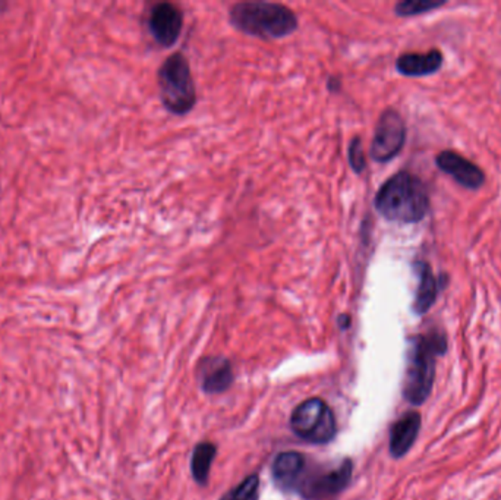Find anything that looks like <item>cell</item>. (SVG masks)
Segmentation results:
<instances>
[{
	"label": "cell",
	"instance_id": "7c38bea8",
	"mask_svg": "<svg viewBox=\"0 0 501 500\" xmlns=\"http://www.w3.org/2000/svg\"><path fill=\"white\" fill-rule=\"evenodd\" d=\"M307 465V458L300 452L281 453L273 464V478L283 490H295Z\"/></svg>",
	"mask_w": 501,
	"mask_h": 500
},
{
	"label": "cell",
	"instance_id": "8fae6325",
	"mask_svg": "<svg viewBox=\"0 0 501 500\" xmlns=\"http://www.w3.org/2000/svg\"><path fill=\"white\" fill-rule=\"evenodd\" d=\"M202 389L207 393H221L229 389L233 381L232 365L223 357L206 358L200 367Z\"/></svg>",
	"mask_w": 501,
	"mask_h": 500
},
{
	"label": "cell",
	"instance_id": "5b68a950",
	"mask_svg": "<svg viewBox=\"0 0 501 500\" xmlns=\"http://www.w3.org/2000/svg\"><path fill=\"white\" fill-rule=\"evenodd\" d=\"M291 427L300 439L326 445L335 436V420L332 408L320 397H311L293 409Z\"/></svg>",
	"mask_w": 501,
	"mask_h": 500
},
{
	"label": "cell",
	"instance_id": "3957f363",
	"mask_svg": "<svg viewBox=\"0 0 501 500\" xmlns=\"http://www.w3.org/2000/svg\"><path fill=\"white\" fill-rule=\"evenodd\" d=\"M229 21L237 31L263 40L283 39L291 36L298 28V16L292 9L270 2H241L233 4Z\"/></svg>",
	"mask_w": 501,
	"mask_h": 500
},
{
	"label": "cell",
	"instance_id": "6da1fadb",
	"mask_svg": "<svg viewBox=\"0 0 501 500\" xmlns=\"http://www.w3.org/2000/svg\"><path fill=\"white\" fill-rule=\"evenodd\" d=\"M446 353L447 335L442 329H431L412 338L403 381V397L411 406H423L430 397L434 388L437 360Z\"/></svg>",
	"mask_w": 501,
	"mask_h": 500
},
{
	"label": "cell",
	"instance_id": "30bf717a",
	"mask_svg": "<svg viewBox=\"0 0 501 500\" xmlns=\"http://www.w3.org/2000/svg\"><path fill=\"white\" fill-rule=\"evenodd\" d=\"M421 414L416 411H407L402 417L391 425L390 429V455L396 460L403 458L411 451L421 432Z\"/></svg>",
	"mask_w": 501,
	"mask_h": 500
},
{
	"label": "cell",
	"instance_id": "ffe728a7",
	"mask_svg": "<svg viewBox=\"0 0 501 500\" xmlns=\"http://www.w3.org/2000/svg\"><path fill=\"white\" fill-rule=\"evenodd\" d=\"M337 85H339L340 87V83L339 81L335 80V78H330V80H328V88H330V90H333V92H335V90H337Z\"/></svg>",
	"mask_w": 501,
	"mask_h": 500
},
{
	"label": "cell",
	"instance_id": "52a82bcc",
	"mask_svg": "<svg viewBox=\"0 0 501 500\" xmlns=\"http://www.w3.org/2000/svg\"><path fill=\"white\" fill-rule=\"evenodd\" d=\"M407 141V125L395 109H386L380 116L371 143L372 159L387 163L395 159Z\"/></svg>",
	"mask_w": 501,
	"mask_h": 500
},
{
	"label": "cell",
	"instance_id": "277c9868",
	"mask_svg": "<svg viewBox=\"0 0 501 500\" xmlns=\"http://www.w3.org/2000/svg\"><path fill=\"white\" fill-rule=\"evenodd\" d=\"M158 95L172 115L190 113L197 103L190 62L182 53L169 56L157 72Z\"/></svg>",
	"mask_w": 501,
	"mask_h": 500
},
{
	"label": "cell",
	"instance_id": "ac0fdd59",
	"mask_svg": "<svg viewBox=\"0 0 501 500\" xmlns=\"http://www.w3.org/2000/svg\"><path fill=\"white\" fill-rule=\"evenodd\" d=\"M347 159H349L351 167L356 174H362L365 171L367 157H365V153H363L362 141H361L360 137L352 139L349 150H347Z\"/></svg>",
	"mask_w": 501,
	"mask_h": 500
},
{
	"label": "cell",
	"instance_id": "5bb4252c",
	"mask_svg": "<svg viewBox=\"0 0 501 500\" xmlns=\"http://www.w3.org/2000/svg\"><path fill=\"white\" fill-rule=\"evenodd\" d=\"M443 53L433 49L426 53H405L396 60V69L405 76H425L442 68Z\"/></svg>",
	"mask_w": 501,
	"mask_h": 500
},
{
	"label": "cell",
	"instance_id": "8992f818",
	"mask_svg": "<svg viewBox=\"0 0 501 500\" xmlns=\"http://www.w3.org/2000/svg\"><path fill=\"white\" fill-rule=\"evenodd\" d=\"M353 465L351 460H344L337 469L321 471H309L307 467L293 492L300 493L307 500L328 499L344 492L351 481Z\"/></svg>",
	"mask_w": 501,
	"mask_h": 500
},
{
	"label": "cell",
	"instance_id": "d6986e66",
	"mask_svg": "<svg viewBox=\"0 0 501 500\" xmlns=\"http://www.w3.org/2000/svg\"><path fill=\"white\" fill-rule=\"evenodd\" d=\"M339 325L342 329H347L349 325H351V318H349V316H340Z\"/></svg>",
	"mask_w": 501,
	"mask_h": 500
},
{
	"label": "cell",
	"instance_id": "7a4b0ae2",
	"mask_svg": "<svg viewBox=\"0 0 501 500\" xmlns=\"http://www.w3.org/2000/svg\"><path fill=\"white\" fill-rule=\"evenodd\" d=\"M374 206L390 222L418 223L430 211V194L418 176L398 172L381 185L375 195Z\"/></svg>",
	"mask_w": 501,
	"mask_h": 500
},
{
	"label": "cell",
	"instance_id": "2e32d148",
	"mask_svg": "<svg viewBox=\"0 0 501 500\" xmlns=\"http://www.w3.org/2000/svg\"><path fill=\"white\" fill-rule=\"evenodd\" d=\"M260 497V478L251 474L242 483L226 493L220 500H258Z\"/></svg>",
	"mask_w": 501,
	"mask_h": 500
},
{
	"label": "cell",
	"instance_id": "ba28073f",
	"mask_svg": "<svg viewBox=\"0 0 501 500\" xmlns=\"http://www.w3.org/2000/svg\"><path fill=\"white\" fill-rule=\"evenodd\" d=\"M183 27V13L174 4H157L148 15V30L151 36L163 48H172L181 36Z\"/></svg>",
	"mask_w": 501,
	"mask_h": 500
},
{
	"label": "cell",
	"instance_id": "e0dca14e",
	"mask_svg": "<svg viewBox=\"0 0 501 500\" xmlns=\"http://www.w3.org/2000/svg\"><path fill=\"white\" fill-rule=\"evenodd\" d=\"M443 4H446V0H405L396 4L395 13L398 16H415L421 13H430L434 9L442 8Z\"/></svg>",
	"mask_w": 501,
	"mask_h": 500
},
{
	"label": "cell",
	"instance_id": "9a60e30c",
	"mask_svg": "<svg viewBox=\"0 0 501 500\" xmlns=\"http://www.w3.org/2000/svg\"><path fill=\"white\" fill-rule=\"evenodd\" d=\"M216 457V446L209 442L200 443L193 449L192 460H191V471L198 485L206 486L209 480L210 469Z\"/></svg>",
	"mask_w": 501,
	"mask_h": 500
},
{
	"label": "cell",
	"instance_id": "4fadbf2b",
	"mask_svg": "<svg viewBox=\"0 0 501 500\" xmlns=\"http://www.w3.org/2000/svg\"><path fill=\"white\" fill-rule=\"evenodd\" d=\"M415 269L418 273L419 283L416 295H415L414 311L418 316H423L431 310V307L434 306L438 294L442 290L443 283L435 278L428 263L416 262Z\"/></svg>",
	"mask_w": 501,
	"mask_h": 500
},
{
	"label": "cell",
	"instance_id": "9c48e42d",
	"mask_svg": "<svg viewBox=\"0 0 501 500\" xmlns=\"http://www.w3.org/2000/svg\"><path fill=\"white\" fill-rule=\"evenodd\" d=\"M435 163L440 171L452 176L456 183L468 190H479L486 183V174L481 167H478L474 162H470L456 151H442L435 157Z\"/></svg>",
	"mask_w": 501,
	"mask_h": 500
}]
</instances>
